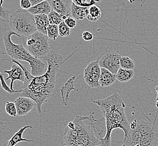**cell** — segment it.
<instances>
[{
  "instance_id": "5bb4252c",
  "label": "cell",
  "mask_w": 158,
  "mask_h": 146,
  "mask_svg": "<svg viewBox=\"0 0 158 146\" xmlns=\"http://www.w3.org/2000/svg\"><path fill=\"white\" fill-rule=\"evenodd\" d=\"M76 79V76H73L67 80L66 83L64 84V86L61 88V97L62 98V103L64 106H67L68 102L70 98V94L72 91H76L78 92V89L75 88L74 87L75 80Z\"/></svg>"
},
{
  "instance_id": "ac0fdd59",
  "label": "cell",
  "mask_w": 158,
  "mask_h": 146,
  "mask_svg": "<svg viewBox=\"0 0 158 146\" xmlns=\"http://www.w3.org/2000/svg\"><path fill=\"white\" fill-rule=\"evenodd\" d=\"M89 9V7H79L72 3L71 7V16L75 20H82L87 17L88 15Z\"/></svg>"
},
{
  "instance_id": "7a4b0ae2",
  "label": "cell",
  "mask_w": 158,
  "mask_h": 146,
  "mask_svg": "<svg viewBox=\"0 0 158 146\" xmlns=\"http://www.w3.org/2000/svg\"><path fill=\"white\" fill-rule=\"evenodd\" d=\"M100 107L105 119L106 133L100 139V146H111V136L113 131L120 129L123 131L125 139L130 130V123L125 114V105L119 94L114 93L102 100L93 101Z\"/></svg>"
},
{
  "instance_id": "ba28073f",
  "label": "cell",
  "mask_w": 158,
  "mask_h": 146,
  "mask_svg": "<svg viewBox=\"0 0 158 146\" xmlns=\"http://www.w3.org/2000/svg\"><path fill=\"white\" fill-rule=\"evenodd\" d=\"M121 58V56L116 52H106L100 56L97 61L101 68L106 69L116 75L120 68Z\"/></svg>"
},
{
  "instance_id": "836d02e7",
  "label": "cell",
  "mask_w": 158,
  "mask_h": 146,
  "mask_svg": "<svg viewBox=\"0 0 158 146\" xmlns=\"http://www.w3.org/2000/svg\"><path fill=\"white\" fill-rule=\"evenodd\" d=\"M3 0H0V9L3 6Z\"/></svg>"
},
{
  "instance_id": "f546056e",
  "label": "cell",
  "mask_w": 158,
  "mask_h": 146,
  "mask_svg": "<svg viewBox=\"0 0 158 146\" xmlns=\"http://www.w3.org/2000/svg\"><path fill=\"white\" fill-rule=\"evenodd\" d=\"M20 5V8L25 10H28L31 7L30 0H21Z\"/></svg>"
},
{
  "instance_id": "d590c367",
  "label": "cell",
  "mask_w": 158,
  "mask_h": 146,
  "mask_svg": "<svg viewBox=\"0 0 158 146\" xmlns=\"http://www.w3.org/2000/svg\"><path fill=\"white\" fill-rule=\"evenodd\" d=\"M155 90H156V93H157V95H158V85L155 88Z\"/></svg>"
},
{
  "instance_id": "484cf974",
  "label": "cell",
  "mask_w": 158,
  "mask_h": 146,
  "mask_svg": "<svg viewBox=\"0 0 158 146\" xmlns=\"http://www.w3.org/2000/svg\"><path fill=\"white\" fill-rule=\"evenodd\" d=\"M5 110H6V113L11 116L16 117L18 115L17 110L14 102L7 101L5 105Z\"/></svg>"
},
{
  "instance_id": "e0dca14e",
  "label": "cell",
  "mask_w": 158,
  "mask_h": 146,
  "mask_svg": "<svg viewBox=\"0 0 158 146\" xmlns=\"http://www.w3.org/2000/svg\"><path fill=\"white\" fill-rule=\"evenodd\" d=\"M37 31L47 35V28L49 25L48 18L47 15H37L34 16Z\"/></svg>"
},
{
  "instance_id": "1f68e13d",
  "label": "cell",
  "mask_w": 158,
  "mask_h": 146,
  "mask_svg": "<svg viewBox=\"0 0 158 146\" xmlns=\"http://www.w3.org/2000/svg\"><path fill=\"white\" fill-rule=\"evenodd\" d=\"M82 39L86 42H90L94 38L93 34L88 31H85L82 34Z\"/></svg>"
},
{
  "instance_id": "4316f807",
  "label": "cell",
  "mask_w": 158,
  "mask_h": 146,
  "mask_svg": "<svg viewBox=\"0 0 158 146\" xmlns=\"http://www.w3.org/2000/svg\"><path fill=\"white\" fill-rule=\"evenodd\" d=\"M0 82H1V85L2 88L5 91L8 92L10 94H12V93H21L22 90H15V91H12L10 87H9L7 84H6V80L4 78L3 74L0 73Z\"/></svg>"
},
{
  "instance_id": "44dd1931",
  "label": "cell",
  "mask_w": 158,
  "mask_h": 146,
  "mask_svg": "<svg viewBox=\"0 0 158 146\" xmlns=\"http://www.w3.org/2000/svg\"><path fill=\"white\" fill-rule=\"evenodd\" d=\"M12 61V62H14V63H15V64H18L19 66L23 69L24 73L25 80V82L23 83V84L21 86V88L20 89V90H22V89H24L25 88H26L27 85L29 84V83H30L31 82V80L33 79L34 76H33V75L31 74V71H30L29 70V69H27V67H26L25 66H24V65H23V64H21V63H20L19 61H15V60H12V61Z\"/></svg>"
},
{
  "instance_id": "30bf717a",
  "label": "cell",
  "mask_w": 158,
  "mask_h": 146,
  "mask_svg": "<svg viewBox=\"0 0 158 146\" xmlns=\"http://www.w3.org/2000/svg\"><path fill=\"white\" fill-rule=\"evenodd\" d=\"M52 10L58 13L64 19L71 16V7L72 1L70 0H51L48 1Z\"/></svg>"
},
{
  "instance_id": "4dcf8cb0",
  "label": "cell",
  "mask_w": 158,
  "mask_h": 146,
  "mask_svg": "<svg viewBox=\"0 0 158 146\" xmlns=\"http://www.w3.org/2000/svg\"><path fill=\"white\" fill-rule=\"evenodd\" d=\"M10 13L11 12H10L9 11H8L6 8L2 6L0 9V18L4 19V20H5L9 18Z\"/></svg>"
},
{
  "instance_id": "3957f363",
  "label": "cell",
  "mask_w": 158,
  "mask_h": 146,
  "mask_svg": "<svg viewBox=\"0 0 158 146\" xmlns=\"http://www.w3.org/2000/svg\"><path fill=\"white\" fill-rule=\"evenodd\" d=\"M94 113L89 115L76 116L73 122H70L64 131V140L61 146H95L100 145L101 132L97 131L99 123Z\"/></svg>"
},
{
  "instance_id": "4fadbf2b",
  "label": "cell",
  "mask_w": 158,
  "mask_h": 146,
  "mask_svg": "<svg viewBox=\"0 0 158 146\" xmlns=\"http://www.w3.org/2000/svg\"><path fill=\"white\" fill-rule=\"evenodd\" d=\"M33 127L31 125H25L24 127L21 128L15 134L10 138L9 140L6 141L3 143L2 146H15L16 144L20 142H33L34 140H27L23 138V135L25 131L27 129H33Z\"/></svg>"
},
{
  "instance_id": "d4e9b609",
  "label": "cell",
  "mask_w": 158,
  "mask_h": 146,
  "mask_svg": "<svg viewBox=\"0 0 158 146\" xmlns=\"http://www.w3.org/2000/svg\"><path fill=\"white\" fill-rule=\"evenodd\" d=\"M100 1L95 0H73V3L76 6L82 7H90L91 6L95 5L97 3L99 2Z\"/></svg>"
},
{
  "instance_id": "8992f818",
  "label": "cell",
  "mask_w": 158,
  "mask_h": 146,
  "mask_svg": "<svg viewBox=\"0 0 158 146\" xmlns=\"http://www.w3.org/2000/svg\"><path fill=\"white\" fill-rule=\"evenodd\" d=\"M9 23L10 30L19 35L24 41L28 36L37 32L34 16L27 10L19 8L11 12L5 20Z\"/></svg>"
},
{
  "instance_id": "ffe728a7",
  "label": "cell",
  "mask_w": 158,
  "mask_h": 146,
  "mask_svg": "<svg viewBox=\"0 0 158 146\" xmlns=\"http://www.w3.org/2000/svg\"><path fill=\"white\" fill-rule=\"evenodd\" d=\"M102 10L97 5H93L89 7L88 15L86 18L90 21H97L100 19L102 16Z\"/></svg>"
},
{
  "instance_id": "5b68a950",
  "label": "cell",
  "mask_w": 158,
  "mask_h": 146,
  "mask_svg": "<svg viewBox=\"0 0 158 146\" xmlns=\"http://www.w3.org/2000/svg\"><path fill=\"white\" fill-rule=\"evenodd\" d=\"M158 134L156 128L152 122L137 121L136 127L130 129L123 140L126 146H156Z\"/></svg>"
},
{
  "instance_id": "8d00e7d4",
  "label": "cell",
  "mask_w": 158,
  "mask_h": 146,
  "mask_svg": "<svg viewBox=\"0 0 158 146\" xmlns=\"http://www.w3.org/2000/svg\"><path fill=\"white\" fill-rule=\"evenodd\" d=\"M122 146H126V145H125V144H122ZM139 146V145H137V146Z\"/></svg>"
},
{
  "instance_id": "e575fe53",
  "label": "cell",
  "mask_w": 158,
  "mask_h": 146,
  "mask_svg": "<svg viewBox=\"0 0 158 146\" xmlns=\"http://www.w3.org/2000/svg\"><path fill=\"white\" fill-rule=\"evenodd\" d=\"M156 107L158 109V96L156 98Z\"/></svg>"
},
{
  "instance_id": "d6986e66",
  "label": "cell",
  "mask_w": 158,
  "mask_h": 146,
  "mask_svg": "<svg viewBox=\"0 0 158 146\" xmlns=\"http://www.w3.org/2000/svg\"><path fill=\"white\" fill-rule=\"evenodd\" d=\"M134 70H126L119 68L116 74V79L120 82H127L134 77Z\"/></svg>"
},
{
  "instance_id": "2e32d148",
  "label": "cell",
  "mask_w": 158,
  "mask_h": 146,
  "mask_svg": "<svg viewBox=\"0 0 158 146\" xmlns=\"http://www.w3.org/2000/svg\"><path fill=\"white\" fill-rule=\"evenodd\" d=\"M27 11L34 16L37 15H48L49 12L52 11V9L48 1H43L42 2L38 4L36 6L31 7V8Z\"/></svg>"
},
{
  "instance_id": "8fae6325",
  "label": "cell",
  "mask_w": 158,
  "mask_h": 146,
  "mask_svg": "<svg viewBox=\"0 0 158 146\" xmlns=\"http://www.w3.org/2000/svg\"><path fill=\"white\" fill-rule=\"evenodd\" d=\"M14 104L17 110V114L19 116L26 115L37 106L35 102L30 98L22 96L17 98L14 101Z\"/></svg>"
},
{
  "instance_id": "74e56055",
  "label": "cell",
  "mask_w": 158,
  "mask_h": 146,
  "mask_svg": "<svg viewBox=\"0 0 158 146\" xmlns=\"http://www.w3.org/2000/svg\"><path fill=\"white\" fill-rule=\"evenodd\" d=\"M100 146V145H98V146Z\"/></svg>"
},
{
  "instance_id": "d6a6232c",
  "label": "cell",
  "mask_w": 158,
  "mask_h": 146,
  "mask_svg": "<svg viewBox=\"0 0 158 146\" xmlns=\"http://www.w3.org/2000/svg\"><path fill=\"white\" fill-rule=\"evenodd\" d=\"M42 0H30L31 7L33 6H36L38 4L42 2Z\"/></svg>"
},
{
  "instance_id": "7402d4cb",
  "label": "cell",
  "mask_w": 158,
  "mask_h": 146,
  "mask_svg": "<svg viewBox=\"0 0 158 146\" xmlns=\"http://www.w3.org/2000/svg\"><path fill=\"white\" fill-rule=\"evenodd\" d=\"M120 68L126 70H134L135 68L134 61L128 57L123 56L120 58L119 61Z\"/></svg>"
},
{
  "instance_id": "603a6c76",
  "label": "cell",
  "mask_w": 158,
  "mask_h": 146,
  "mask_svg": "<svg viewBox=\"0 0 158 146\" xmlns=\"http://www.w3.org/2000/svg\"><path fill=\"white\" fill-rule=\"evenodd\" d=\"M48 18L49 24L56 25L58 26L64 20V19L62 16L53 10L49 12V14L48 15Z\"/></svg>"
},
{
  "instance_id": "83f0119b",
  "label": "cell",
  "mask_w": 158,
  "mask_h": 146,
  "mask_svg": "<svg viewBox=\"0 0 158 146\" xmlns=\"http://www.w3.org/2000/svg\"><path fill=\"white\" fill-rule=\"evenodd\" d=\"M59 36L62 37H66L69 36L71 33V29L67 27L64 22L63 21L58 25Z\"/></svg>"
},
{
  "instance_id": "6da1fadb",
  "label": "cell",
  "mask_w": 158,
  "mask_h": 146,
  "mask_svg": "<svg viewBox=\"0 0 158 146\" xmlns=\"http://www.w3.org/2000/svg\"><path fill=\"white\" fill-rule=\"evenodd\" d=\"M48 63L45 73L40 76L34 77L26 88L20 93L22 97L30 98L36 104L37 111L42 113V106L52 96L57 81V74L64 62L61 55L53 50L43 58Z\"/></svg>"
},
{
  "instance_id": "cb8c5ba5",
  "label": "cell",
  "mask_w": 158,
  "mask_h": 146,
  "mask_svg": "<svg viewBox=\"0 0 158 146\" xmlns=\"http://www.w3.org/2000/svg\"><path fill=\"white\" fill-rule=\"evenodd\" d=\"M47 36L49 39L55 41L59 36L58 25L49 24L47 28Z\"/></svg>"
},
{
  "instance_id": "9a60e30c",
  "label": "cell",
  "mask_w": 158,
  "mask_h": 146,
  "mask_svg": "<svg viewBox=\"0 0 158 146\" xmlns=\"http://www.w3.org/2000/svg\"><path fill=\"white\" fill-rule=\"evenodd\" d=\"M116 75L110 73L108 70L104 68H101L99 85L102 87H108L112 85L116 82Z\"/></svg>"
},
{
  "instance_id": "f35d334b",
  "label": "cell",
  "mask_w": 158,
  "mask_h": 146,
  "mask_svg": "<svg viewBox=\"0 0 158 146\" xmlns=\"http://www.w3.org/2000/svg\"></svg>"
},
{
  "instance_id": "f1b7e54d",
  "label": "cell",
  "mask_w": 158,
  "mask_h": 146,
  "mask_svg": "<svg viewBox=\"0 0 158 146\" xmlns=\"http://www.w3.org/2000/svg\"><path fill=\"white\" fill-rule=\"evenodd\" d=\"M64 23L67 25L68 27L70 29H73L76 26L77 24V22L75 19L73 18L72 16H69L66 19L64 20Z\"/></svg>"
},
{
  "instance_id": "9c48e42d",
  "label": "cell",
  "mask_w": 158,
  "mask_h": 146,
  "mask_svg": "<svg viewBox=\"0 0 158 146\" xmlns=\"http://www.w3.org/2000/svg\"><path fill=\"white\" fill-rule=\"evenodd\" d=\"M100 67L98 61H92L85 67L84 71V79L86 84L91 88H98L99 85Z\"/></svg>"
},
{
  "instance_id": "7c38bea8",
  "label": "cell",
  "mask_w": 158,
  "mask_h": 146,
  "mask_svg": "<svg viewBox=\"0 0 158 146\" xmlns=\"http://www.w3.org/2000/svg\"><path fill=\"white\" fill-rule=\"evenodd\" d=\"M11 68L10 70H4L3 73L7 74L9 76L5 79V80L9 79L11 80L10 83V89L12 91H15L13 88V84L15 81L19 80L21 82H25V77L24 71L21 67L19 66L18 64L14 62H12Z\"/></svg>"
},
{
  "instance_id": "52a82bcc",
  "label": "cell",
  "mask_w": 158,
  "mask_h": 146,
  "mask_svg": "<svg viewBox=\"0 0 158 146\" xmlns=\"http://www.w3.org/2000/svg\"><path fill=\"white\" fill-rule=\"evenodd\" d=\"M26 49L34 57L43 59L52 50L47 35L35 32L24 41Z\"/></svg>"
},
{
  "instance_id": "277c9868",
  "label": "cell",
  "mask_w": 158,
  "mask_h": 146,
  "mask_svg": "<svg viewBox=\"0 0 158 146\" xmlns=\"http://www.w3.org/2000/svg\"><path fill=\"white\" fill-rule=\"evenodd\" d=\"M14 35L19 37V35L10 29L5 31L3 34V42L6 54L12 58V60L28 62L31 67V74L34 77L44 74L46 70V64L40 59L31 55L23 45L13 42L11 41V36Z\"/></svg>"
}]
</instances>
